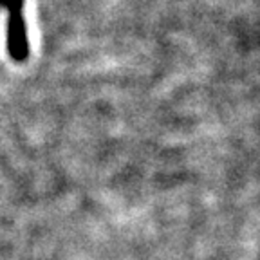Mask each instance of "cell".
<instances>
[{
	"mask_svg": "<svg viewBox=\"0 0 260 260\" xmlns=\"http://www.w3.org/2000/svg\"><path fill=\"white\" fill-rule=\"evenodd\" d=\"M0 6L8 9V51L13 60L24 61L29 54L27 31L24 20V0H0Z\"/></svg>",
	"mask_w": 260,
	"mask_h": 260,
	"instance_id": "6da1fadb",
	"label": "cell"
}]
</instances>
